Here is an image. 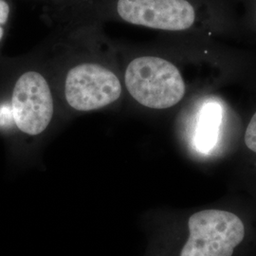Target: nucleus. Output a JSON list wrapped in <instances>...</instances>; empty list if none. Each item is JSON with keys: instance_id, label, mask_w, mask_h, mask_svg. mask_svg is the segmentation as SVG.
I'll return each mask as SVG.
<instances>
[{"instance_id": "f257e3e1", "label": "nucleus", "mask_w": 256, "mask_h": 256, "mask_svg": "<svg viewBox=\"0 0 256 256\" xmlns=\"http://www.w3.org/2000/svg\"><path fill=\"white\" fill-rule=\"evenodd\" d=\"M124 81L134 100L150 110H168L180 102L186 84L180 70L156 56H140L126 68Z\"/></svg>"}, {"instance_id": "f03ea898", "label": "nucleus", "mask_w": 256, "mask_h": 256, "mask_svg": "<svg viewBox=\"0 0 256 256\" xmlns=\"http://www.w3.org/2000/svg\"><path fill=\"white\" fill-rule=\"evenodd\" d=\"M189 238L180 256H232L245 238V226L234 212L203 210L188 220Z\"/></svg>"}, {"instance_id": "7ed1b4c3", "label": "nucleus", "mask_w": 256, "mask_h": 256, "mask_svg": "<svg viewBox=\"0 0 256 256\" xmlns=\"http://www.w3.org/2000/svg\"><path fill=\"white\" fill-rule=\"evenodd\" d=\"M122 92L117 75L101 64H77L66 77V100L70 106L78 111L106 108L117 101Z\"/></svg>"}, {"instance_id": "20e7f679", "label": "nucleus", "mask_w": 256, "mask_h": 256, "mask_svg": "<svg viewBox=\"0 0 256 256\" xmlns=\"http://www.w3.org/2000/svg\"><path fill=\"white\" fill-rule=\"evenodd\" d=\"M12 120L19 130L36 136L50 126L54 104L45 77L36 72L22 74L14 84L12 96Z\"/></svg>"}, {"instance_id": "39448f33", "label": "nucleus", "mask_w": 256, "mask_h": 256, "mask_svg": "<svg viewBox=\"0 0 256 256\" xmlns=\"http://www.w3.org/2000/svg\"><path fill=\"white\" fill-rule=\"evenodd\" d=\"M117 12L130 24L170 32L188 30L196 21L187 0H119Z\"/></svg>"}, {"instance_id": "423d86ee", "label": "nucleus", "mask_w": 256, "mask_h": 256, "mask_svg": "<svg viewBox=\"0 0 256 256\" xmlns=\"http://www.w3.org/2000/svg\"><path fill=\"white\" fill-rule=\"evenodd\" d=\"M222 122V108L218 102H205L196 120L194 146L202 154H209L216 147L220 138Z\"/></svg>"}, {"instance_id": "0eeeda50", "label": "nucleus", "mask_w": 256, "mask_h": 256, "mask_svg": "<svg viewBox=\"0 0 256 256\" xmlns=\"http://www.w3.org/2000/svg\"><path fill=\"white\" fill-rule=\"evenodd\" d=\"M244 142L248 149L256 154V111L248 124Z\"/></svg>"}, {"instance_id": "6e6552de", "label": "nucleus", "mask_w": 256, "mask_h": 256, "mask_svg": "<svg viewBox=\"0 0 256 256\" xmlns=\"http://www.w3.org/2000/svg\"><path fill=\"white\" fill-rule=\"evenodd\" d=\"M9 14V4L5 0H0V40L4 34V30L2 26L7 22Z\"/></svg>"}]
</instances>
